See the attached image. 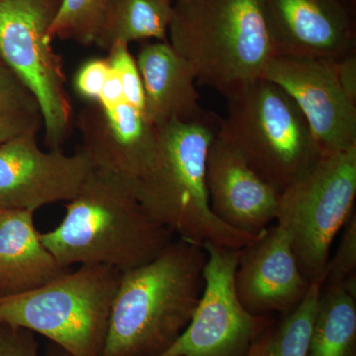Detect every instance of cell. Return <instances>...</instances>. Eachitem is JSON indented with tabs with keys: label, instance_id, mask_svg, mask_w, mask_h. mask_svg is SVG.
Here are the masks:
<instances>
[{
	"label": "cell",
	"instance_id": "cell-21",
	"mask_svg": "<svg viewBox=\"0 0 356 356\" xmlns=\"http://www.w3.org/2000/svg\"><path fill=\"white\" fill-rule=\"evenodd\" d=\"M110 0H60L47 39L72 40L83 44H95Z\"/></svg>",
	"mask_w": 356,
	"mask_h": 356
},
{
	"label": "cell",
	"instance_id": "cell-15",
	"mask_svg": "<svg viewBox=\"0 0 356 356\" xmlns=\"http://www.w3.org/2000/svg\"><path fill=\"white\" fill-rule=\"evenodd\" d=\"M210 207L231 228L257 236L277 215L280 194L266 184L219 133L206 156Z\"/></svg>",
	"mask_w": 356,
	"mask_h": 356
},
{
	"label": "cell",
	"instance_id": "cell-26",
	"mask_svg": "<svg viewBox=\"0 0 356 356\" xmlns=\"http://www.w3.org/2000/svg\"><path fill=\"white\" fill-rule=\"evenodd\" d=\"M0 356H41L34 332L0 323Z\"/></svg>",
	"mask_w": 356,
	"mask_h": 356
},
{
	"label": "cell",
	"instance_id": "cell-10",
	"mask_svg": "<svg viewBox=\"0 0 356 356\" xmlns=\"http://www.w3.org/2000/svg\"><path fill=\"white\" fill-rule=\"evenodd\" d=\"M337 62L275 55L262 76L296 103L325 154L356 146V99L344 89Z\"/></svg>",
	"mask_w": 356,
	"mask_h": 356
},
{
	"label": "cell",
	"instance_id": "cell-19",
	"mask_svg": "<svg viewBox=\"0 0 356 356\" xmlns=\"http://www.w3.org/2000/svg\"><path fill=\"white\" fill-rule=\"evenodd\" d=\"M173 0H110L95 43L108 51L117 43L166 41Z\"/></svg>",
	"mask_w": 356,
	"mask_h": 356
},
{
	"label": "cell",
	"instance_id": "cell-12",
	"mask_svg": "<svg viewBox=\"0 0 356 356\" xmlns=\"http://www.w3.org/2000/svg\"><path fill=\"white\" fill-rule=\"evenodd\" d=\"M81 151L93 168L134 185L149 170L158 149V130L145 108L124 95L114 102L84 109L81 115Z\"/></svg>",
	"mask_w": 356,
	"mask_h": 356
},
{
	"label": "cell",
	"instance_id": "cell-17",
	"mask_svg": "<svg viewBox=\"0 0 356 356\" xmlns=\"http://www.w3.org/2000/svg\"><path fill=\"white\" fill-rule=\"evenodd\" d=\"M67 271L42 243L34 212L0 209V295L34 289Z\"/></svg>",
	"mask_w": 356,
	"mask_h": 356
},
{
	"label": "cell",
	"instance_id": "cell-13",
	"mask_svg": "<svg viewBox=\"0 0 356 356\" xmlns=\"http://www.w3.org/2000/svg\"><path fill=\"white\" fill-rule=\"evenodd\" d=\"M276 55L339 60L355 51L348 0H262Z\"/></svg>",
	"mask_w": 356,
	"mask_h": 356
},
{
	"label": "cell",
	"instance_id": "cell-28",
	"mask_svg": "<svg viewBox=\"0 0 356 356\" xmlns=\"http://www.w3.org/2000/svg\"><path fill=\"white\" fill-rule=\"evenodd\" d=\"M339 74L344 89L356 99V56L355 51L337 62Z\"/></svg>",
	"mask_w": 356,
	"mask_h": 356
},
{
	"label": "cell",
	"instance_id": "cell-6",
	"mask_svg": "<svg viewBox=\"0 0 356 356\" xmlns=\"http://www.w3.org/2000/svg\"><path fill=\"white\" fill-rule=\"evenodd\" d=\"M121 273L83 264L42 286L0 295V323L42 334L72 356H102Z\"/></svg>",
	"mask_w": 356,
	"mask_h": 356
},
{
	"label": "cell",
	"instance_id": "cell-30",
	"mask_svg": "<svg viewBox=\"0 0 356 356\" xmlns=\"http://www.w3.org/2000/svg\"><path fill=\"white\" fill-rule=\"evenodd\" d=\"M41 356H72L69 353L60 348L57 344L51 343L50 346L47 348L46 353Z\"/></svg>",
	"mask_w": 356,
	"mask_h": 356
},
{
	"label": "cell",
	"instance_id": "cell-31",
	"mask_svg": "<svg viewBox=\"0 0 356 356\" xmlns=\"http://www.w3.org/2000/svg\"><path fill=\"white\" fill-rule=\"evenodd\" d=\"M173 1H175V0H173Z\"/></svg>",
	"mask_w": 356,
	"mask_h": 356
},
{
	"label": "cell",
	"instance_id": "cell-11",
	"mask_svg": "<svg viewBox=\"0 0 356 356\" xmlns=\"http://www.w3.org/2000/svg\"><path fill=\"white\" fill-rule=\"evenodd\" d=\"M32 131L0 146V209L32 211L72 201L92 170L83 151H43Z\"/></svg>",
	"mask_w": 356,
	"mask_h": 356
},
{
	"label": "cell",
	"instance_id": "cell-23",
	"mask_svg": "<svg viewBox=\"0 0 356 356\" xmlns=\"http://www.w3.org/2000/svg\"><path fill=\"white\" fill-rule=\"evenodd\" d=\"M337 254L329 259L325 270L324 285L337 284L356 277V215L351 214L343 228Z\"/></svg>",
	"mask_w": 356,
	"mask_h": 356
},
{
	"label": "cell",
	"instance_id": "cell-29",
	"mask_svg": "<svg viewBox=\"0 0 356 356\" xmlns=\"http://www.w3.org/2000/svg\"><path fill=\"white\" fill-rule=\"evenodd\" d=\"M273 325L267 327L266 331L262 332L261 337L257 339L252 350H250L248 356H266L267 348H268L269 341H270L271 334L273 332Z\"/></svg>",
	"mask_w": 356,
	"mask_h": 356
},
{
	"label": "cell",
	"instance_id": "cell-3",
	"mask_svg": "<svg viewBox=\"0 0 356 356\" xmlns=\"http://www.w3.org/2000/svg\"><path fill=\"white\" fill-rule=\"evenodd\" d=\"M208 114L200 120L173 121L158 130V149L147 172L134 184L145 211L180 240L242 250L259 236L231 228L210 207L206 156L219 125Z\"/></svg>",
	"mask_w": 356,
	"mask_h": 356
},
{
	"label": "cell",
	"instance_id": "cell-20",
	"mask_svg": "<svg viewBox=\"0 0 356 356\" xmlns=\"http://www.w3.org/2000/svg\"><path fill=\"white\" fill-rule=\"evenodd\" d=\"M325 275L312 281L301 303L273 327L266 356H307Z\"/></svg>",
	"mask_w": 356,
	"mask_h": 356
},
{
	"label": "cell",
	"instance_id": "cell-14",
	"mask_svg": "<svg viewBox=\"0 0 356 356\" xmlns=\"http://www.w3.org/2000/svg\"><path fill=\"white\" fill-rule=\"evenodd\" d=\"M310 284L300 269L287 234L277 225L264 229L241 250L236 291L252 315H287L301 303Z\"/></svg>",
	"mask_w": 356,
	"mask_h": 356
},
{
	"label": "cell",
	"instance_id": "cell-7",
	"mask_svg": "<svg viewBox=\"0 0 356 356\" xmlns=\"http://www.w3.org/2000/svg\"><path fill=\"white\" fill-rule=\"evenodd\" d=\"M355 196L356 146L325 154L280 194L276 225L310 282L325 275L332 242L355 212Z\"/></svg>",
	"mask_w": 356,
	"mask_h": 356
},
{
	"label": "cell",
	"instance_id": "cell-24",
	"mask_svg": "<svg viewBox=\"0 0 356 356\" xmlns=\"http://www.w3.org/2000/svg\"><path fill=\"white\" fill-rule=\"evenodd\" d=\"M23 112L40 113L38 103L13 70L0 64V115Z\"/></svg>",
	"mask_w": 356,
	"mask_h": 356
},
{
	"label": "cell",
	"instance_id": "cell-5",
	"mask_svg": "<svg viewBox=\"0 0 356 356\" xmlns=\"http://www.w3.org/2000/svg\"><path fill=\"white\" fill-rule=\"evenodd\" d=\"M219 133L281 194L325 156L291 97L266 79L229 96Z\"/></svg>",
	"mask_w": 356,
	"mask_h": 356
},
{
	"label": "cell",
	"instance_id": "cell-27",
	"mask_svg": "<svg viewBox=\"0 0 356 356\" xmlns=\"http://www.w3.org/2000/svg\"><path fill=\"white\" fill-rule=\"evenodd\" d=\"M42 125L40 113H13L0 115V146Z\"/></svg>",
	"mask_w": 356,
	"mask_h": 356
},
{
	"label": "cell",
	"instance_id": "cell-25",
	"mask_svg": "<svg viewBox=\"0 0 356 356\" xmlns=\"http://www.w3.org/2000/svg\"><path fill=\"white\" fill-rule=\"evenodd\" d=\"M111 70L107 58L88 60L77 72L74 88L84 99L97 102Z\"/></svg>",
	"mask_w": 356,
	"mask_h": 356
},
{
	"label": "cell",
	"instance_id": "cell-2",
	"mask_svg": "<svg viewBox=\"0 0 356 356\" xmlns=\"http://www.w3.org/2000/svg\"><path fill=\"white\" fill-rule=\"evenodd\" d=\"M65 208L58 227L40 233L65 269L102 264L124 273L151 261L175 236L147 214L132 184L95 168Z\"/></svg>",
	"mask_w": 356,
	"mask_h": 356
},
{
	"label": "cell",
	"instance_id": "cell-16",
	"mask_svg": "<svg viewBox=\"0 0 356 356\" xmlns=\"http://www.w3.org/2000/svg\"><path fill=\"white\" fill-rule=\"evenodd\" d=\"M145 95V111L156 130L173 121L205 118L191 65L168 41L143 47L136 58Z\"/></svg>",
	"mask_w": 356,
	"mask_h": 356
},
{
	"label": "cell",
	"instance_id": "cell-22",
	"mask_svg": "<svg viewBox=\"0 0 356 356\" xmlns=\"http://www.w3.org/2000/svg\"><path fill=\"white\" fill-rule=\"evenodd\" d=\"M108 53L107 60L120 79L124 97L132 104L145 108L142 79L136 58L129 50V44H115L109 49Z\"/></svg>",
	"mask_w": 356,
	"mask_h": 356
},
{
	"label": "cell",
	"instance_id": "cell-18",
	"mask_svg": "<svg viewBox=\"0 0 356 356\" xmlns=\"http://www.w3.org/2000/svg\"><path fill=\"white\" fill-rule=\"evenodd\" d=\"M307 356H356V277L323 284Z\"/></svg>",
	"mask_w": 356,
	"mask_h": 356
},
{
	"label": "cell",
	"instance_id": "cell-9",
	"mask_svg": "<svg viewBox=\"0 0 356 356\" xmlns=\"http://www.w3.org/2000/svg\"><path fill=\"white\" fill-rule=\"evenodd\" d=\"M207 259L204 287L191 322L159 356H248L273 325L268 316L245 310L236 295L235 274L241 250L203 243Z\"/></svg>",
	"mask_w": 356,
	"mask_h": 356
},
{
	"label": "cell",
	"instance_id": "cell-8",
	"mask_svg": "<svg viewBox=\"0 0 356 356\" xmlns=\"http://www.w3.org/2000/svg\"><path fill=\"white\" fill-rule=\"evenodd\" d=\"M57 7L51 0H0V58L38 103L51 149H60L70 120L64 74L47 39Z\"/></svg>",
	"mask_w": 356,
	"mask_h": 356
},
{
	"label": "cell",
	"instance_id": "cell-4",
	"mask_svg": "<svg viewBox=\"0 0 356 356\" xmlns=\"http://www.w3.org/2000/svg\"><path fill=\"white\" fill-rule=\"evenodd\" d=\"M168 33L196 81L226 98L261 79L276 55L262 0H175Z\"/></svg>",
	"mask_w": 356,
	"mask_h": 356
},
{
	"label": "cell",
	"instance_id": "cell-1",
	"mask_svg": "<svg viewBox=\"0 0 356 356\" xmlns=\"http://www.w3.org/2000/svg\"><path fill=\"white\" fill-rule=\"evenodd\" d=\"M203 245L172 241L121 273L102 356H159L191 322L204 287Z\"/></svg>",
	"mask_w": 356,
	"mask_h": 356
}]
</instances>
